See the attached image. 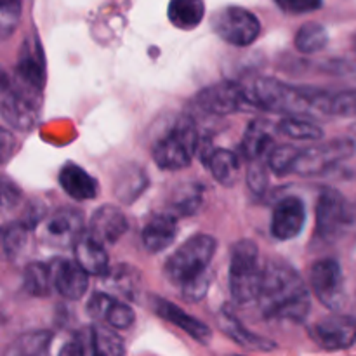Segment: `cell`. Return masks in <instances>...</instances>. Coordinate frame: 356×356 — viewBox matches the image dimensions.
<instances>
[{"mask_svg":"<svg viewBox=\"0 0 356 356\" xmlns=\"http://www.w3.org/2000/svg\"><path fill=\"white\" fill-rule=\"evenodd\" d=\"M0 113L17 131H30L37 124V97L28 96L10 86L2 97Z\"/></svg>","mask_w":356,"mask_h":356,"instance_id":"16","label":"cell"},{"mask_svg":"<svg viewBox=\"0 0 356 356\" xmlns=\"http://www.w3.org/2000/svg\"><path fill=\"white\" fill-rule=\"evenodd\" d=\"M257 301L270 320L302 322L312 308V298L301 275L284 261H271L263 270Z\"/></svg>","mask_w":356,"mask_h":356,"instance_id":"1","label":"cell"},{"mask_svg":"<svg viewBox=\"0 0 356 356\" xmlns=\"http://www.w3.org/2000/svg\"><path fill=\"white\" fill-rule=\"evenodd\" d=\"M83 218L76 209L63 207L52 212L44 222L42 238L51 247H68L82 235Z\"/></svg>","mask_w":356,"mask_h":356,"instance_id":"13","label":"cell"},{"mask_svg":"<svg viewBox=\"0 0 356 356\" xmlns=\"http://www.w3.org/2000/svg\"><path fill=\"white\" fill-rule=\"evenodd\" d=\"M306 222V209L301 198L285 197L275 207L271 216V235L277 240H292L302 232Z\"/></svg>","mask_w":356,"mask_h":356,"instance_id":"14","label":"cell"},{"mask_svg":"<svg viewBox=\"0 0 356 356\" xmlns=\"http://www.w3.org/2000/svg\"><path fill=\"white\" fill-rule=\"evenodd\" d=\"M218 249V240L211 235L191 236L183 243L165 264V275L172 284L183 285L197 275L209 270L212 257Z\"/></svg>","mask_w":356,"mask_h":356,"instance_id":"5","label":"cell"},{"mask_svg":"<svg viewBox=\"0 0 356 356\" xmlns=\"http://www.w3.org/2000/svg\"><path fill=\"white\" fill-rule=\"evenodd\" d=\"M212 30L219 38L236 47L254 44L261 33V23L249 9L228 6L218 10L212 17Z\"/></svg>","mask_w":356,"mask_h":356,"instance_id":"7","label":"cell"},{"mask_svg":"<svg viewBox=\"0 0 356 356\" xmlns=\"http://www.w3.org/2000/svg\"><path fill=\"white\" fill-rule=\"evenodd\" d=\"M296 49L302 54H315L329 44V31L320 23H306L298 30L294 38Z\"/></svg>","mask_w":356,"mask_h":356,"instance_id":"29","label":"cell"},{"mask_svg":"<svg viewBox=\"0 0 356 356\" xmlns=\"http://www.w3.org/2000/svg\"><path fill=\"white\" fill-rule=\"evenodd\" d=\"M59 184L63 191L76 202L92 200L97 197V190H99L96 177H92L86 169L75 163H66L63 167L59 172Z\"/></svg>","mask_w":356,"mask_h":356,"instance_id":"21","label":"cell"},{"mask_svg":"<svg viewBox=\"0 0 356 356\" xmlns=\"http://www.w3.org/2000/svg\"><path fill=\"white\" fill-rule=\"evenodd\" d=\"M177 235L176 218L170 214H156L146 222L143 229V243L148 252H162L172 245Z\"/></svg>","mask_w":356,"mask_h":356,"instance_id":"22","label":"cell"},{"mask_svg":"<svg viewBox=\"0 0 356 356\" xmlns=\"http://www.w3.org/2000/svg\"><path fill=\"white\" fill-rule=\"evenodd\" d=\"M200 207H202V193L200 190H195V188L186 190V193H181L179 197L176 198V202H174V209H176L179 214H184V216L195 214Z\"/></svg>","mask_w":356,"mask_h":356,"instance_id":"39","label":"cell"},{"mask_svg":"<svg viewBox=\"0 0 356 356\" xmlns=\"http://www.w3.org/2000/svg\"><path fill=\"white\" fill-rule=\"evenodd\" d=\"M19 9V0H0V10L3 13H16Z\"/></svg>","mask_w":356,"mask_h":356,"instance_id":"45","label":"cell"},{"mask_svg":"<svg viewBox=\"0 0 356 356\" xmlns=\"http://www.w3.org/2000/svg\"><path fill=\"white\" fill-rule=\"evenodd\" d=\"M309 285L325 308L337 312L346 299L343 268L336 259H320L309 270Z\"/></svg>","mask_w":356,"mask_h":356,"instance_id":"8","label":"cell"},{"mask_svg":"<svg viewBox=\"0 0 356 356\" xmlns=\"http://www.w3.org/2000/svg\"><path fill=\"white\" fill-rule=\"evenodd\" d=\"M350 221L351 216L346 198L332 188L323 190L316 202V235L327 242H332L343 235Z\"/></svg>","mask_w":356,"mask_h":356,"instance_id":"9","label":"cell"},{"mask_svg":"<svg viewBox=\"0 0 356 356\" xmlns=\"http://www.w3.org/2000/svg\"><path fill=\"white\" fill-rule=\"evenodd\" d=\"M58 356H86V346L79 337H73L63 344Z\"/></svg>","mask_w":356,"mask_h":356,"instance_id":"43","label":"cell"},{"mask_svg":"<svg viewBox=\"0 0 356 356\" xmlns=\"http://www.w3.org/2000/svg\"><path fill=\"white\" fill-rule=\"evenodd\" d=\"M155 313L160 318L167 320L172 325L179 327L183 332H186L188 336L193 337L195 341L202 344H207L212 337V330L209 329V325H205L204 322H200L198 318L191 316L190 313H186L184 309H181L179 306H176L174 302L167 301V299H155Z\"/></svg>","mask_w":356,"mask_h":356,"instance_id":"18","label":"cell"},{"mask_svg":"<svg viewBox=\"0 0 356 356\" xmlns=\"http://www.w3.org/2000/svg\"><path fill=\"white\" fill-rule=\"evenodd\" d=\"M277 131L280 134L287 136L298 141H318L323 138V129L316 122L302 117V115H289L282 118L280 124L277 125Z\"/></svg>","mask_w":356,"mask_h":356,"instance_id":"28","label":"cell"},{"mask_svg":"<svg viewBox=\"0 0 356 356\" xmlns=\"http://www.w3.org/2000/svg\"><path fill=\"white\" fill-rule=\"evenodd\" d=\"M14 148H16V139L13 132L0 125V163L7 162L13 156Z\"/></svg>","mask_w":356,"mask_h":356,"instance_id":"42","label":"cell"},{"mask_svg":"<svg viewBox=\"0 0 356 356\" xmlns=\"http://www.w3.org/2000/svg\"><path fill=\"white\" fill-rule=\"evenodd\" d=\"M299 152H301V149L287 145L271 148V152L268 153L266 156L268 169H270L271 172L277 174V176H285V174L292 172V167H294V162L296 159H298Z\"/></svg>","mask_w":356,"mask_h":356,"instance_id":"33","label":"cell"},{"mask_svg":"<svg viewBox=\"0 0 356 356\" xmlns=\"http://www.w3.org/2000/svg\"><path fill=\"white\" fill-rule=\"evenodd\" d=\"M92 356H125L124 339L108 327L96 325L90 332Z\"/></svg>","mask_w":356,"mask_h":356,"instance_id":"31","label":"cell"},{"mask_svg":"<svg viewBox=\"0 0 356 356\" xmlns=\"http://www.w3.org/2000/svg\"><path fill=\"white\" fill-rule=\"evenodd\" d=\"M312 337L327 351L348 350L356 343V318L348 315H330L312 327Z\"/></svg>","mask_w":356,"mask_h":356,"instance_id":"11","label":"cell"},{"mask_svg":"<svg viewBox=\"0 0 356 356\" xmlns=\"http://www.w3.org/2000/svg\"><path fill=\"white\" fill-rule=\"evenodd\" d=\"M211 280H212V275H211V271L207 270V271H204V273L193 277L191 280L184 282V284L181 285L184 299H188V301H191V302L202 301V299L205 298V294H207Z\"/></svg>","mask_w":356,"mask_h":356,"instance_id":"36","label":"cell"},{"mask_svg":"<svg viewBox=\"0 0 356 356\" xmlns=\"http://www.w3.org/2000/svg\"><path fill=\"white\" fill-rule=\"evenodd\" d=\"M214 179L222 186H233L238 181L240 162L238 156L229 149H214L211 152L209 159L205 160Z\"/></svg>","mask_w":356,"mask_h":356,"instance_id":"25","label":"cell"},{"mask_svg":"<svg viewBox=\"0 0 356 356\" xmlns=\"http://www.w3.org/2000/svg\"><path fill=\"white\" fill-rule=\"evenodd\" d=\"M198 139L193 120L188 117L179 118L174 127L153 145V160L163 170L186 169L198 149Z\"/></svg>","mask_w":356,"mask_h":356,"instance_id":"4","label":"cell"},{"mask_svg":"<svg viewBox=\"0 0 356 356\" xmlns=\"http://www.w3.org/2000/svg\"><path fill=\"white\" fill-rule=\"evenodd\" d=\"M218 323L221 327L222 332L229 337L232 341H235L238 346L245 348V350L252 351H261V353H270L277 348V343L268 337L259 336V334L252 332L247 327H243V323L233 315L229 309H222L218 316Z\"/></svg>","mask_w":356,"mask_h":356,"instance_id":"19","label":"cell"},{"mask_svg":"<svg viewBox=\"0 0 356 356\" xmlns=\"http://www.w3.org/2000/svg\"><path fill=\"white\" fill-rule=\"evenodd\" d=\"M31 228L24 221L7 222L0 226V261L13 263L23 256L30 243Z\"/></svg>","mask_w":356,"mask_h":356,"instance_id":"24","label":"cell"},{"mask_svg":"<svg viewBox=\"0 0 356 356\" xmlns=\"http://www.w3.org/2000/svg\"><path fill=\"white\" fill-rule=\"evenodd\" d=\"M356 152V143L350 138L332 139L322 145L312 146L308 149H301L296 159L292 172L302 177L320 176L329 172L330 169L339 165L344 160L351 159Z\"/></svg>","mask_w":356,"mask_h":356,"instance_id":"6","label":"cell"},{"mask_svg":"<svg viewBox=\"0 0 356 356\" xmlns=\"http://www.w3.org/2000/svg\"><path fill=\"white\" fill-rule=\"evenodd\" d=\"M111 302H113L111 296L104 294V292H96L87 302V315L94 320H104V315H106Z\"/></svg>","mask_w":356,"mask_h":356,"instance_id":"41","label":"cell"},{"mask_svg":"<svg viewBox=\"0 0 356 356\" xmlns=\"http://www.w3.org/2000/svg\"><path fill=\"white\" fill-rule=\"evenodd\" d=\"M197 104L202 111L211 115H232L252 106L247 96V89L235 82H218L205 87L197 96Z\"/></svg>","mask_w":356,"mask_h":356,"instance_id":"10","label":"cell"},{"mask_svg":"<svg viewBox=\"0 0 356 356\" xmlns=\"http://www.w3.org/2000/svg\"><path fill=\"white\" fill-rule=\"evenodd\" d=\"M21 200V191L10 181L2 179L0 177V214H6V212L13 211Z\"/></svg>","mask_w":356,"mask_h":356,"instance_id":"38","label":"cell"},{"mask_svg":"<svg viewBox=\"0 0 356 356\" xmlns=\"http://www.w3.org/2000/svg\"><path fill=\"white\" fill-rule=\"evenodd\" d=\"M10 89V79L6 73V70L0 66V99L3 97V94H7V90Z\"/></svg>","mask_w":356,"mask_h":356,"instance_id":"44","label":"cell"},{"mask_svg":"<svg viewBox=\"0 0 356 356\" xmlns=\"http://www.w3.org/2000/svg\"><path fill=\"white\" fill-rule=\"evenodd\" d=\"M45 80V63L42 56L40 47L37 42H26L23 45V51L19 54V61L16 66V76L14 82L10 80V86L21 92L28 94L31 97H37L44 87Z\"/></svg>","mask_w":356,"mask_h":356,"instance_id":"12","label":"cell"},{"mask_svg":"<svg viewBox=\"0 0 356 356\" xmlns=\"http://www.w3.org/2000/svg\"><path fill=\"white\" fill-rule=\"evenodd\" d=\"M75 252V263L83 268L87 275L94 277H104L110 271V257L104 250V245L87 233L80 235L79 240L73 243Z\"/></svg>","mask_w":356,"mask_h":356,"instance_id":"20","label":"cell"},{"mask_svg":"<svg viewBox=\"0 0 356 356\" xmlns=\"http://www.w3.org/2000/svg\"><path fill=\"white\" fill-rule=\"evenodd\" d=\"M327 113L336 117H356V89L341 90L329 96Z\"/></svg>","mask_w":356,"mask_h":356,"instance_id":"34","label":"cell"},{"mask_svg":"<svg viewBox=\"0 0 356 356\" xmlns=\"http://www.w3.org/2000/svg\"><path fill=\"white\" fill-rule=\"evenodd\" d=\"M169 19L179 30H193L205 16L204 0H170Z\"/></svg>","mask_w":356,"mask_h":356,"instance_id":"26","label":"cell"},{"mask_svg":"<svg viewBox=\"0 0 356 356\" xmlns=\"http://www.w3.org/2000/svg\"><path fill=\"white\" fill-rule=\"evenodd\" d=\"M23 287L35 298H45L52 289L51 264L30 263L24 268Z\"/></svg>","mask_w":356,"mask_h":356,"instance_id":"30","label":"cell"},{"mask_svg":"<svg viewBox=\"0 0 356 356\" xmlns=\"http://www.w3.org/2000/svg\"><path fill=\"white\" fill-rule=\"evenodd\" d=\"M52 287L68 301H79L89 289V275L75 261H56L51 264Z\"/></svg>","mask_w":356,"mask_h":356,"instance_id":"15","label":"cell"},{"mask_svg":"<svg viewBox=\"0 0 356 356\" xmlns=\"http://www.w3.org/2000/svg\"><path fill=\"white\" fill-rule=\"evenodd\" d=\"M228 278L229 292L236 305L243 306L257 301L263 268L259 264V250L252 240H238L233 245Z\"/></svg>","mask_w":356,"mask_h":356,"instance_id":"3","label":"cell"},{"mask_svg":"<svg viewBox=\"0 0 356 356\" xmlns=\"http://www.w3.org/2000/svg\"><path fill=\"white\" fill-rule=\"evenodd\" d=\"M52 334L49 330H33L17 337L9 348L7 356H42L49 348Z\"/></svg>","mask_w":356,"mask_h":356,"instance_id":"32","label":"cell"},{"mask_svg":"<svg viewBox=\"0 0 356 356\" xmlns=\"http://www.w3.org/2000/svg\"><path fill=\"white\" fill-rule=\"evenodd\" d=\"M148 186V177L145 170L138 165H131L120 172L115 181V197L124 204H132L136 198L141 197Z\"/></svg>","mask_w":356,"mask_h":356,"instance_id":"27","label":"cell"},{"mask_svg":"<svg viewBox=\"0 0 356 356\" xmlns=\"http://www.w3.org/2000/svg\"><path fill=\"white\" fill-rule=\"evenodd\" d=\"M247 96L252 106L275 113L308 115L312 111L327 113V103L330 94L322 90L306 89V87L289 86L275 79H257L254 86L247 90Z\"/></svg>","mask_w":356,"mask_h":356,"instance_id":"2","label":"cell"},{"mask_svg":"<svg viewBox=\"0 0 356 356\" xmlns=\"http://www.w3.org/2000/svg\"><path fill=\"white\" fill-rule=\"evenodd\" d=\"M134 320H136L134 309H132L129 305H125V302L113 299L111 306L108 308L106 315H104L103 322H106L108 325L113 327V329L124 330V329H129V327L134 323Z\"/></svg>","mask_w":356,"mask_h":356,"instance_id":"35","label":"cell"},{"mask_svg":"<svg viewBox=\"0 0 356 356\" xmlns=\"http://www.w3.org/2000/svg\"><path fill=\"white\" fill-rule=\"evenodd\" d=\"M266 163L264 160H252L249 163V170H247V184L250 190L256 195L264 193L268 186V174H266Z\"/></svg>","mask_w":356,"mask_h":356,"instance_id":"37","label":"cell"},{"mask_svg":"<svg viewBox=\"0 0 356 356\" xmlns=\"http://www.w3.org/2000/svg\"><path fill=\"white\" fill-rule=\"evenodd\" d=\"M284 13L291 14H306L318 10L323 6V0H275Z\"/></svg>","mask_w":356,"mask_h":356,"instance_id":"40","label":"cell"},{"mask_svg":"<svg viewBox=\"0 0 356 356\" xmlns=\"http://www.w3.org/2000/svg\"><path fill=\"white\" fill-rule=\"evenodd\" d=\"M127 228V218L120 209L113 207V205H103L90 218L89 235L106 245V243L118 242L125 235Z\"/></svg>","mask_w":356,"mask_h":356,"instance_id":"17","label":"cell"},{"mask_svg":"<svg viewBox=\"0 0 356 356\" xmlns=\"http://www.w3.org/2000/svg\"><path fill=\"white\" fill-rule=\"evenodd\" d=\"M273 148V127L266 120H252L242 139V152L249 162L264 160Z\"/></svg>","mask_w":356,"mask_h":356,"instance_id":"23","label":"cell"}]
</instances>
